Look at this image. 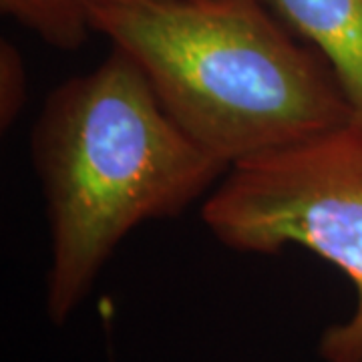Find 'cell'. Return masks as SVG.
I'll list each match as a JSON object with an SVG mask.
<instances>
[{"label":"cell","mask_w":362,"mask_h":362,"mask_svg":"<svg viewBox=\"0 0 362 362\" xmlns=\"http://www.w3.org/2000/svg\"><path fill=\"white\" fill-rule=\"evenodd\" d=\"M145 0H0V11L59 51H77L95 33V14Z\"/></svg>","instance_id":"5"},{"label":"cell","mask_w":362,"mask_h":362,"mask_svg":"<svg viewBox=\"0 0 362 362\" xmlns=\"http://www.w3.org/2000/svg\"><path fill=\"white\" fill-rule=\"evenodd\" d=\"M93 26L228 169L352 121L332 69L262 0H145L103 8Z\"/></svg>","instance_id":"2"},{"label":"cell","mask_w":362,"mask_h":362,"mask_svg":"<svg viewBox=\"0 0 362 362\" xmlns=\"http://www.w3.org/2000/svg\"><path fill=\"white\" fill-rule=\"evenodd\" d=\"M30 157L49 220L45 308L54 326L77 312L135 228L180 216L228 173L117 47L49 93L30 131Z\"/></svg>","instance_id":"1"},{"label":"cell","mask_w":362,"mask_h":362,"mask_svg":"<svg viewBox=\"0 0 362 362\" xmlns=\"http://www.w3.org/2000/svg\"><path fill=\"white\" fill-rule=\"evenodd\" d=\"M332 69L362 129V0H262Z\"/></svg>","instance_id":"4"},{"label":"cell","mask_w":362,"mask_h":362,"mask_svg":"<svg viewBox=\"0 0 362 362\" xmlns=\"http://www.w3.org/2000/svg\"><path fill=\"white\" fill-rule=\"evenodd\" d=\"M28 103V69L13 40H0V129L13 127Z\"/></svg>","instance_id":"6"},{"label":"cell","mask_w":362,"mask_h":362,"mask_svg":"<svg viewBox=\"0 0 362 362\" xmlns=\"http://www.w3.org/2000/svg\"><path fill=\"white\" fill-rule=\"evenodd\" d=\"M202 221L233 252L310 250L349 278L356 304L318 340L324 362H362V129L352 121L228 169Z\"/></svg>","instance_id":"3"}]
</instances>
